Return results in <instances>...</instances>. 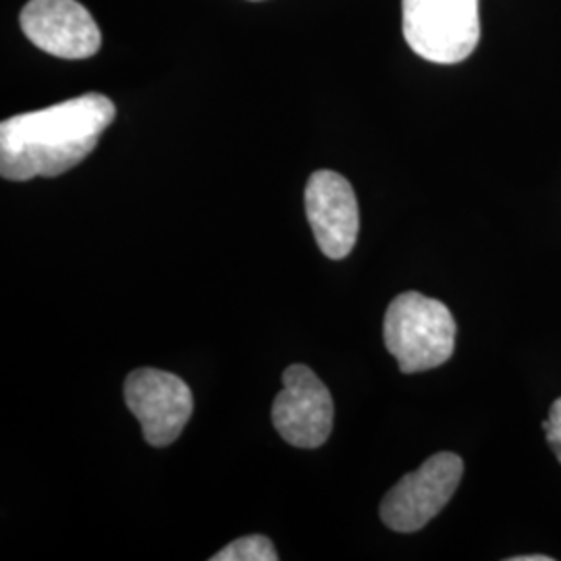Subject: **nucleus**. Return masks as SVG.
<instances>
[{"label": "nucleus", "instance_id": "f257e3e1", "mask_svg": "<svg viewBox=\"0 0 561 561\" xmlns=\"http://www.w3.org/2000/svg\"><path fill=\"white\" fill-rule=\"evenodd\" d=\"M104 94H83L0 123V173L9 181L59 178L80 164L115 121Z\"/></svg>", "mask_w": 561, "mask_h": 561}, {"label": "nucleus", "instance_id": "f03ea898", "mask_svg": "<svg viewBox=\"0 0 561 561\" xmlns=\"http://www.w3.org/2000/svg\"><path fill=\"white\" fill-rule=\"evenodd\" d=\"M456 333L449 308L419 291H405L391 301L382 324L385 345L405 375L449 360L456 350Z\"/></svg>", "mask_w": 561, "mask_h": 561}, {"label": "nucleus", "instance_id": "7ed1b4c3", "mask_svg": "<svg viewBox=\"0 0 561 561\" xmlns=\"http://www.w3.org/2000/svg\"><path fill=\"white\" fill-rule=\"evenodd\" d=\"M403 38L424 60L456 65L481 41L479 0H401Z\"/></svg>", "mask_w": 561, "mask_h": 561}, {"label": "nucleus", "instance_id": "20e7f679", "mask_svg": "<svg viewBox=\"0 0 561 561\" xmlns=\"http://www.w3.org/2000/svg\"><path fill=\"white\" fill-rule=\"evenodd\" d=\"M463 477V461L451 451L435 454L405 474L381 503V520L396 533H416L454 497Z\"/></svg>", "mask_w": 561, "mask_h": 561}, {"label": "nucleus", "instance_id": "39448f33", "mask_svg": "<svg viewBox=\"0 0 561 561\" xmlns=\"http://www.w3.org/2000/svg\"><path fill=\"white\" fill-rule=\"evenodd\" d=\"M125 403L140 422L146 442L167 447L180 439L181 431L194 412V396L178 375L138 368L125 381Z\"/></svg>", "mask_w": 561, "mask_h": 561}, {"label": "nucleus", "instance_id": "423d86ee", "mask_svg": "<svg viewBox=\"0 0 561 561\" xmlns=\"http://www.w3.org/2000/svg\"><path fill=\"white\" fill-rule=\"evenodd\" d=\"M333 398L324 382L304 364L283 373V389L273 403V424L294 447L317 449L333 428Z\"/></svg>", "mask_w": 561, "mask_h": 561}, {"label": "nucleus", "instance_id": "0eeeda50", "mask_svg": "<svg viewBox=\"0 0 561 561\" xmlns=\"http://www.w3.org/2000/svg\"><path fill=\"white\" fill-rule=\"evenodd\" d=\"M21 30L59 59H90L101 50V27L78 0H30L21 11Z\"/></svg>", "mask_w": 561, "mask_h": 561}, {"label": "nucleus", "instance_id": "6e6552de", "mask_svg": "<svg viewBox=\"0 0 561 561\" xmlns=\"http://www.w3.org/2000/svg\"><path fill=\"white\" fill-rule=\"evenodd\" d=\"M304 202L322 254L331 261L345 259L360 231V208L352 183L335 171L322 169L306 183Z\"/></svg>", "mask_w": 561, "mask_h": 561}, {"label": "nucleus", "instance_id": "1a4fd4ad", "mask_svg": "<svg viewBox=\"0 0 561 561\" xmlns=\"http://www.w3.org/2000/svg\"><path fill=\"white\" fill-rule=\"evenodd\" d=\"M213 561H277L279 556L262 535H250L241 537L238 541L229 542L217 556L210 558Z\"/></svg>", "mask_w": 561, "mask_h": 561}, {"label": "nucleus", "instance_id": "9d476101", "mask_svg": "<svg viewBox=\"0 0 561 561\" xmlns=\"http://www.w3.org/2000/svg\"><path fill=\"white\" fill-rule=\"evenodd\" d=\"M542 431L547 435V443L551 445L556 458L561 463V398L553 401V405L549 410V419L542 422Z\"/></svg>", "mask_w": 561, "mask_h": 561}, {"label": "nucleus", "instance_id": "9b49d317", "mask_svg": "<svg viewBox=\"0 0 561 561\" xmlns=\"http://www.w3.org/2000/svg\"><path fill=\"white\" fill-rule=\"evenodd\" d=\"M512 561H551L547 556H522V558H512Z\"/></svg>", "mask_w": 561, "mask_h": 561}]
</instances>
